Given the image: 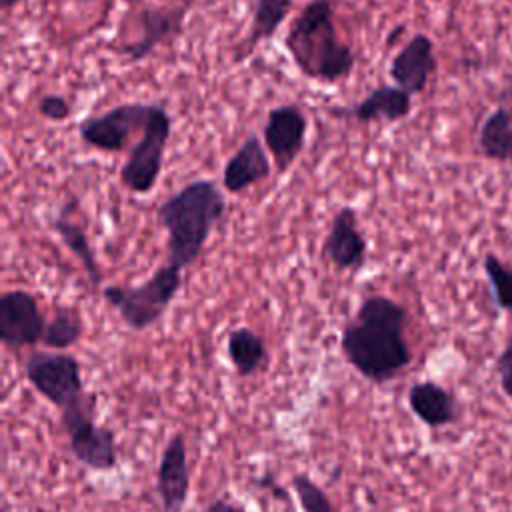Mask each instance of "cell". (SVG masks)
Returning a JSON list of instances; mask_svg holds the SVG:
<instances>
[{"mask_svg": "<svg viewBox=\"0 0 512 512\" xmlns=\"http://www.w3.org/2000/svg\"><path fill=\"white\" fill-rule=\"evenodd\" d=\"M292 6H294V0H254L250 28L242 42L240 54L246 56L260 42L272 38L280 28V24L286 20ZM240 54L236 56V60H240Z\"/></svg>", "mask_w": 512, "mask_h": 512, "instance_id": "obj_21", "label": "cell"}, {"mask_svg": "<svg viewBox=\"0 0 512 512\" xmlns=\"http://www.w3.org/2000/svg\"><path fill=\"white\" fill-rule=\"evenodd\" d=\"M156 494L164 512H182L190 494V468L186 440L174 432L162 448L156 470Z\"/></svg>", "mask_w": 512, "mask_h": 512, "instance_id": "obj_13", "label": "cell"}, {"mask_svg": "<svg viewBox=\"0 0 512 512\" xmlns=\"http://www.w3.org/2000/svg\"><path fill=\"white\" fill-rule=\"evenodd\" d=\"M20 2H24V0H0V8H2L4 12H8V10L16 8Z\"/></svg>", "mask_w": 512, "mask_h": 512, "instance_id": "obj_28", "label": "cell"}, {"mask_svg": "<svg viewBox=\"0 0 512 512\" xmlns=\"http://www.w3.org/2000/svg\"><path fill=\"white\" fill-rule=\"evenodd\" d=\"M408 406L428 428L448 426L458 418L454 396L434 380L414 382L408 390Z\"/></svg>", "mask_w": 512, "mask_h": 512, "instance_id": "obj_18", "label": "cell"}, {"mask_svg": "<svg viewBox=\"0 0 512 512\" xmlns=\"http://www.w3.org/2000/svg\"><path fill=\"white\" fill-rule=\"evenodd\" d=\"M436 56L434 42L428 34H414L392 58L390 62V78L398 88L416 96L424 92L432 74L436 72Z\"/></svg>", "mask_w": 512, "mask_h": 512, "instance_id": "obj_14", "label": "cell"}, {"mask_svg": "<svg viewBox=\"0 0 512 512\" xmlns=\"http://www.w3.org/2000/svg\"><path fill=\"white\" fill-rule=\"evenodd\" d=\"M170 132V114L160 102H150V114L142 136L132 146L120 168V184L126 190L134 194H146L156 186V180L162 172Z\"/></svg>", "mask_w": 512, "mask_h": 512, "instance_id": "obj_5", "label": "cell"}, {"mask_svg": "<svg viewBox=\"0 0 512 512\" xmlns=\"http://www.w3.org/2000/svg\"><path fill=\"white\" fill-rule=\"evenodd\" d=\"M24 374L30 386L60 412L90 396L82 384L80 362L72 354L34 350L26 356Z\"/></svg>", "mask_w": 512, "mask_h": 512, "instance_id": "obj_6", "label": "cell"}, {"mask_svg": "<svg viewBox=\"0 0 512 512\" xmlns=\"http://www.w3.org/2000/svg\"><path fill=\"white\" fill-rule=\"evenodd\" d=\"M484 272L498 308L508 310L512 318V266L502 262L496 254L488 252L484 256ZM496 372L500 376V386L504 394L512 400V330L506 346L496 360Z\"/></svg>", "mask_w": 512, "mask_h": 512, "instance_id": "obj_17", "label": "cell"}, {"mask_svg": "<svg viewBox=\"0 0 512 512\" xmlns=\"http://www.w3.org/2000/svg\"><path fill=\"white\" fill-rule=\"evenodd\" d=\"M150 104L124 102L100 114L86 116L78 126L80 140L102 152H122L136 130H144Z\"/></svg>", "mask_w": 512, "mask_h": 512, "instance_id": "obj_9", "label": "cell"}, {"mask_svg": "<svg viewBox=\"0 0 512 512\" xmlns=\"http://www.w3.org/2000/svg\"><path fill=\"white\" fill-rule=\"evenodd\" d=\"M270 172L272 164L264 142L256 134H250L226 160L222 168V184L226 192L240 194L250 186L266 180Z\"/></svg>", "mask_w": 512, "mask_h": 512, "instance_id": "obj_16", "label": "cell"}, {"mask_svg": "<svg viewBox=\"0 0 512 512\" xmlns=\"http://www.w3.org/2000/svg\"><path fill=\"white\" fill-rule=\"evenodd\" d=\"M46 322L32 292L14 288L0 296V340L6 348H24L42 342Z\"/></svg>", "mask_w": 512, "mask_h": 512, "instance_id": "obj_11", "label": "cell"}, {"mask_svg": "<svg viewBox=\"0 0 512 512\" xmlns=\"http://www.w3.org/2000/svg\"><path fill=\"white\" fill-rule=\"evenodd\" d=\"M334 6V0H308L284 36V48L300 74L322 84L346 80L356 66L354 50L338 34Z\"/></svg>", "mask_w": 512, "mask_h": 512, "instance_id": "obj_3", "label": "cell"}, {"mask_svg": "<svg viewBox=\"0 0 512 512\" xmlns=\"http://www.w3.org/2000/svg\"><path fill=\"white\" fill-rule=\"evenodd\" d=\"M226 352L236 374L242 378L256 374L266 360V344L262 336L248 326H238L228 332Z\"/></svg>", "mask_w": 512, "mask_h": 512, "instance_id": "obj_22", "label": "cell"}, {"mask_svg": "<svg viewBox=\"0 0 512 512\" xmlns=\"http://www.w3.org/2000/svg\"><path fill=\"white\" fill-rule=\"evenodd\" d=\"M292 488L304 512H336L328 494L308 474H294Z\"/></svg>", "mask_w": 512, "mask_h": 512, "instance_id": "obj_24", "label": "cell"}, {"mask_svg": "<svg viewBox=\"0 0 512 512\" xmlns=\"http://www.w3.org/2000/svg\"><path fill=\"white\" fill-rule=\"evenodd\" d=\"M62 414V424L68 434L74 458L90 470L106 472L118 464V444L112 428L94 422L96 396L90 394L84 402L68 408Z\"/></svg>", "mask_w": 512, "mask_h": 512, "instance_id": "obj_7", "label": "cell"}, {"mask_svg": "<svg viewBox=\"0 0 512 512\" xmlns=\"http://www.w3.org/2000/svg\"><path fill=\"white\" fill-rule=\"evenodd\" d=\"M478 148L488 160L512 164V112L506 106L494 108L484 118L478 132Z\"/></svg>", "mask_w": 512, "mask_h": 512, "instance_id": "obj_20", "label": "cell"}, {"mask_svg": "<svg viewBox=\"0 0 512 512\" xmlns=\"http://www.w3.org/2000/svg\"><path fill=\"white\" fill-rule=\"evenodd\" d=\"M182 272L172 264L158 266L148 280L136 286L108 284L102 288V298L112 306L122 322L132 330H146L154 326L176 294L182 288Z\"/></svg>", "mask_w": 512, "mask_h": 512, "instance_id": "obj_4", "label": "cell"}, {"mask_svg": "<svg viewBox=\"0 0 512 512\" xmlns=\"http://www.w3.org/2000/svg\"><path fill=\"white\" fill-rule=\"evenodd\" d=\"M74 208V204H64L58 214L50 220L52 230L60 236V240L64 242V246L72 252V256L80 262V266L84 268L90 284L94 288H98L102 284V272L100 266L96 262L94 250L90 246V240L86 236V230L82 224L70 220V210Z\"/></svg>", "mask_w": 512, "mask_h": 512, "instance_id": "obj_19", "label": "cell"}, {"mask_svg": "<svg viewBox=\"0 0 512 512\" xmlns=\"http://www.w3.org/2000/svg\"><path fill=\"white\" fill-rule=\"evenodd\" d=\"M38 114L52 122H64L72 116V104L62 94H44L38 104Z\"/></svg>", "mask_w": 512, "mask_h": 512, "instance_id": "obj_25", "label": "cell"}, {"mask_svg": "<svg viewBox=\"0 0 512 512\" xmlns=\"http://www.w3.org/2000/svg\"><path fill=\"white\" fill-rule=\"evenodd\" d=\"M368 244L358 226V214L352 206H342L334 212L326 238L322 242V256L338 272H356L366 262Z\"/></svg>", "mask_w": 512, "mask_h": 512, "instance_id": "obj_12", "label": "cell"}, {"mask_svg": "<svg viewBox=\"0 0 512 512\" xmlns=\"http://www.w3.org/2000/svg\"><path fill=\"white\" fill-rule=\"evenodd\" d=\"M254 482H256V486H260L262 490L272 492V496H274V498H278V500H282V502H288V494H286V490L276 482V478H274L270 472H266V474L258 476Z\"/></svg>", "mask_w": 512, "mask_h": 512, "instance_id": "obj_26", "label": "cell"}, {"mask_svg": "<svg viewBox=\"0 0 512 512\" xmlns=\"http://www.w3.org/2000/svg\"><path fill=\"white\" fill-rule=\"evenodd\" d=\"M188 4H148L130 16V38L120 40L118 52L128 64L148 58V54L182 34Z\"/></svg>", "mask_w": 512, "mask_h": 512, "instance_id": "obj_8", "label": "cell"}, {"mask_svg": "<svg viewBox=\"0 0 512 512\" xmlns=\"http://www.w3.org/2000/svg\"><path fill=\"white\" fill-rule=\"evenodd\" d=\"M406 320L408 312L400 302L384 294L366 296L340 336L346 362L374 384L392 380L412 360Z\"/></svg>", "mask_w": 512, "mask_h": 512, "instance_id": "obj_1", "label": "cell"}, {"mask_svg": "<svg viewBox=\"0 0 512 512\" xmlns=\"http://www.w3.org/2000/svg\"><path fill=\"white\" fill-rule=\"evenodd\" d=\"M82 332L84 324L80 312L72 306H60L46 322L42 344L48 350H68L82 338Z\"/></svg>", "mask_w": 512, "mask_h": 512, "instance_id": "obj_23", "label": "cell"}, {"mask_svg": "<svg viewBox=\"0 0 512 512\" xmlns=\"http://www.w3.org/2000/svg\"><path fill=\"white\" fill-rule=\"evenodd\" d=\"M224 214L226 200L214 180L198 178L170 194L156 210L166 230V262L180 270L194 264Z\"/></svg>", "mask_w": 512, "mask_h": 512, "instance_id": "obj_2", "label": "cell"}, {"mask_svg": "<svg viewBox=\"0 0 512 512\" xmlns=\"http://www.w3.org/2000/svg\"><path fill=\"white\" fill-rule=\"evenodd\" d=\"M412 112V96L398 88L396 84H378L356 104L346 108H336L334 114L346 120H356L362 124L370 122H398Z\"/></svg>", "mask_w": 512, "mask_h": 512, "instance_id": "obj_15", "label": "cell"}, {"mask_svg": "<svg viewBox=\"0 0 512 512\" xmlns=\"http://www.w3.org/2000/svg\"><path fill=\"white\" fill-rule=\"evenodd\" d=\"M308 118L296 104L274 106L264 122L262 140L278 174L290 170L306 144Z\"/></svg>", "mask_w": 512, "mask_h": 512, "instance_id": "obj_10", "label": "cell"}, {"mask_svg": "<svg viewBox=\"0 0 512 512\" xmlns=\"http://www.w3.org/2000/svg\"><path fill=\"white\" fill-rule=\"evenodd\" d=\"M202 512H248V510L240 504H234V502L226 500V498H216Z\"/></svg>", "mask_w": 512, "mask_h": 512, "instance_id": "obj_27", "label": "cell"}]
</instances>
